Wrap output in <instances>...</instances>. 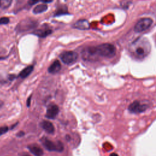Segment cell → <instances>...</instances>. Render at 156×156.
Listing matches in <instances>:
<instances>
[{
    "mask_svg": "<svg viewBox=\"0 0 156 156\" xmlns=\"http://www.w3.org/2000/svg\"><path fill=\"white\" fill-rule=\"evenodd\" d=\"M96 51L99 57L107 58L113 57L116 52L115 46L110 43H103L95 46Z\"/></svg>",
    "mask_w": 156,
    "mask_h": 156,
    "instance_id": "2",
    "label": "cell"
},
{
    "mask_svg": "<svg viewBox=\"0 0 156 156\" xmlns=\"http://www.w3.org/2000/svg\"><path fill=\"white\" fill-rule=\"evenodd\" d=\"M73 27L80 30H88L90 28V24L87 20H80L74 24Z\"/></svg>",
    "mask_w": 156,
    "mask_h": 156,
    "instance_id": "9",
    "label": "cell"
},
{
    "mask_svg": "<svg viewBox=\"0 0 156 156\" xmlns=\"http://www.w3.org/2000/svg\"><path fill=\"white\" fill-rule=\"evenodd\" d=\"M24 156H30V155H24Z\"/></svg>",
    "mask_w": 156,
    "mask_h": 156,
    "instance_id": "26",
    "label": "cell"
},
{
    "mask_svg": "<svg viewBox=\"0 0 156 156\" xmlns=\"http://www.w3.org/2000/svg\"><path fill=\"white\" fill-rule=\"evenodd\" d=\"M40 1H41V0H28V4L30 5H32L38 3Z\"/></svg>",
    "mask_w": 156,
    "mask_h": 156,
    "instance_id": "19",
    "label": "cell"
},
{
    "mask_svg": "<svg viewBox=\"0 0 156 156\" xmlns=\"http://www.w3.org/2000/svg\"><path fill=\"white\" fill-rule=\"evenodd\" d=\"M2 102H1V101H0V108L2 107Z\"/></svg>",
    "mask_w": 156,
    "mask_h": 156,
    "instance_id": "25",
    "label": "cell"
},
{
    "mask_svg": "<svg viewBox=\"0 0 156 156\" xmlns=\"http://www.w3.org/2000/svg\"><path fill=\"white\" fill-rule=\"evenodd\" d=\"M52 33V30L50 29H39L34 32V34L40 37H46Z\"/></svg>",
    "mask_w": 156,
    "mask_h": 156,
    "instance_id": "15",
    "label": "cell"
},
{
    "mask_svg": "<svg viewBox=\"0 0 156 156\" xmlns=\"http://www.w3.org/2000/svg\"><path fill=\"white\" fill-rule=\"evenodd\" d=\"M41 127L48 133L50 134H52L54 132L55 129H54V126L52 124V123H51L50 121H43L41 122Z\"/></svg>",
    "mask_w": 156,
    "mask_h": 156,
    "instance_id": "10",
    "label": "cell"
},
{
    "mask_svg": "<svg viewBox=\"0 0 156 156\" xmlns=\"http://www.w3.org/2000/svg\"><path fill=\"white\" fill-rule=\"evenodd\" d=\"M15 78V75H10L9 76V79L10 80H13Z\"/></svg>",
    "mask_w": 156,
    "mask_h": 156,
    "instance_id": "23",
    "label": "cell"
},
{
    "mask_svg": "<svg viewBox=\"0 0 156 156\" xmlns=\"http://www.w3.org/2000/svg\"><path fill=\"white\" fill-rule=\"evenodd\" d=\"M8 130H9V128L7 126L0 127V136L7 132Z\"/></svg>",
    "mask_w": 156,
    "mask_h": 156,
    "instance_id": "18",
    "label": "cell"
},
{
    "mask_svg": "<svg viewBox=\"0 0 156 156\" xmlns=\"http://www.w3.org/2000/svg\"><path fill=\"white\" fill-rule=\"evenodd\" d=\"M110 156H118V155L116 154V153H113V154H111L110 155Z\"/></svg>",
    "mask_w": 156,
    "mask_h": 156,
    "instance_id": "24",
    "label": "cell"
},
{
    "mask_svg": "<svg viewBox=\"0 0 156 156\" xmlns=\"http://www.w3.org/2000/svg\"><path fill=\"white\" fill-rule=\"evenodd\" d=\"M34 69V66L32 65H29L28 66H27L26 68H25L24 69H23L20 73L19 74V77H20L21 78H26L27 76H29L30 73L32 72Z\"/></svg>",
    "mask_w": 156,
    "mask_h": 156,
    "instance_id": "13",
    "label": "cell"
},
{
    "mask_svg": "<svg viewBox=\"0 0 156 156\" xmlns=\"http://www.w3.org/2000/svg\"><path fill=\"white\" fill-rule=\"evenodd\" d=\"M153 21L150 18H143L138 21L134 26V30L136 32H141L147 29H149L152 24Z\"/></svg>",
    "mask_w": 156,
    "mask_h": 156,
    "instance_id": "4",
    "label": "cell"
},
{
    "mask_svg": "<svg viewBox=\"0 0 156 156\" xmlns=\"http://www.w3.org/2000/svg\"><path fill=\"white\" fill-rule=\"evenodd\" d=\"M148 108V105L138 101H135L129 106V110L132 113H140Z\"/></svg>",
    "mask_w": 156,
    "mask_h": 156,
    "instance_id": "7",
    "label": "cell"
},
{
    "mask_svg": "<svg viewBox=\"0 0 156 156\" xmlns=\"http://www.w3.org/2000/svg\"><path fill=\"white\" fill-rule=\"evenodd\" d=\"M48 9V5L46 4H41L36 5L34 10H33V13L35 14H39L45 11H46Z\"/></svg>",
    "mask_w": 156,
    "mask_h": 156,
    "instance_id": "14",
    "label": "cell"
},
{
    "mask_svg": "<svg viewBox=\"0 0 156 156\" xmlns=\"http://www.w3.org/2000/svg\"><path fill=\"white\" fill-rule=\"evenodd\" d=\"M23 135H24V132H22V131L19 132L16 134V136H19V137H21V136H23Z\"/></svg>",
    "mask_w": 156,
    "mask_h": 156,
    "instance_id": "21",
    "label": "cell"
},
{
    "mask_svg": "<svg viewBox=\"0 0 156 156\" xmlns=\"http://www.w3.org/2000/svg\"><path fill=\"white\" fill-rule=\"evenodd\" d=\"M31 98H32V96H30L27 100V102H26V104H27V107H29L30 105V102H31Z\"/></svg>",
    "mask_w": 156,
    "mask_h": 156,
    "instance_id": "20",
    "label": "cell"
},
{
    "mask_svg": "<svg viewBox=\"0 0 156 156\" xmlns=\"http://www.w3.org/2000/svg\"><path fill=\"white\" fill-rule=\"evenodd\" d=\"M61 69V64L58 60H55L48 68V72L51 74L58 73Z\"/></svg>",
    "mask_w": 156,
    "mask_h": 156,
    "instance_id": "11",
    "label": "cell"
},
{
    "mask_svg": "<svg viewBox=\"0 0 156 156\" xmlns=\"http://www.w3.org/2000/svg\"><path fill=\"white\" fill-rule=\"evenodd\" d=\"M9 23V18L7 17H2L0 18V24H7Z\"/></svg>",
    "mask_w": 156,
    "mask_h": 156,
    "instance_id": "17",
    "label": "cell"
},
{
    "mask_svg": "<svg viewBox=\"0 0 156 156\" xmlns=\"http://www.w3.org/2000/svg\"><path fill=\"white\" fill-rule=\"evenodd\" d=\"M59 112L58 107L55 104L49 105L46 110V117L48 119H54L57 116Z\"/></svg>",
    "mask_w": 156,
    "mask_h": 156,
    "instance_id": "8",
    "label": "cell"
},
{
    "mask_svg": "<svg viewBox=\"0 0 156 156\" xmlns=\"http://www.w3.org/2000/svg\"><path fill=\"white\" fill-rule=\"evenodd\" d=\"M60 57L62 61L67 65H69L75 62L78 58V54L74 51H69L62 52Z\"/></svg>",
    "mask_w": 156,
    "mask_h": 156,
    "instance_id": "6",
    "label": "cell"
},
{
    "mask_svg": "<svg viewBox=\"0 0 156 156\" xmlns=\"http://www.w3.org/2000/svg\"><path fill=\"white\" fill-rule=\"evenodd\" d=\"M43 146L49 151L62 152L63 150V145L59 141H53L48 138H44L42 140Z\"/></svg>",
    "mask_w": 156,
    "mask_h": 156,
    "instance_id": "3",
    "label": "cell"
},
{
    "mask_svg": "<svg viewBox=\"0 0 156 156\" xmlns=\"http://www.w3.org/2000/svg\"><path fill=\"white\" fill-rule=\"evenodd\" d=\"M41 2H43V3H49L53 1V0H41Z\"/></svg>",
    "mask_w": 156,
    "mask_h": 156,
    "instance_id": "22",
    "label": "cell"
},
{
    "mask_svg": "<svg viewBox=\"0 0 156 156\" xmlns=\"http://www.w3.org/2000/svg\"><path fill=\"white\" fill-rule=\"evenodd\" d=\"M99 56L98 55L95 46H90L84 48L82 51V57L84 60L93 61L96 60Z\"/></svg>",
    "mask_w": 156,
    "mask_h": 156,
    "instance_id": "5",
    "label": "cell"
},
{
    "mask_svg": "<svg viewBox=\"0 0 156 156\" xmlns=\"http://www.w3.org/2000/svg\"><path fill=\"white\" fill-rule=\"evenodd\" d=\"M12 0H0V8L2 9H7L10 7Z\"/></svg>",
    "mask_w": 156,
    "mask_h": 156,
    "instance_id": "16",
    "label": "cell"
},
{
    "mask_svg": "<svg viewBox=\"0 0 156 156\" xmlns=\"http://www.w3.org/2000/svg\"><path fill=\"white\" fill-rule=\"evenodd\" d=\"M151 46L146 38L139 37L132 41L129 46L130 54L136 58L143 59L151 52Z\"/></svg>",
    "mask_w": 156,
    "mask_h": 156,
    "instance_id": "1",
    "label": "cell"
},
{
    "mask_svg": "<svg viewBox=\"0 0 156 156\" xmlns=\"http://www.w3.org/2000/svg\"><path fill=\"white\" fill-rule=\"evenodd\" d=\"M66 1H68V0H66Z\"/></svg>",
    "mask_w": 156,
    "mask_h": 156,
    "instance_id": "27",
    "label": "cell"
},
{
    "mask_svg": "<svg viewBox=\"0 0 156 156\" xmlns=\"http://www.w3.org/2000/svg\"><path fill=\"white\" fill-rule=\"evenodd\" d=\"M28 149L31 153H32L35 156H43V149L35 145H30L28 146Z\"/></svg>",
    "mask_w": 156,
    "mask_h": 156,
    "instance_id": "12",
    "label": "cell"
}]
</instances>
